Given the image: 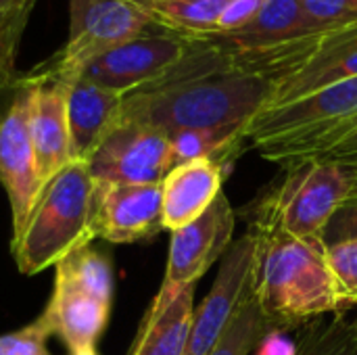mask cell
<instances>
[{
	"label": "cell",
	"mask_w": 357,
	"mask_h": 355,
	"mask_svg": "<svg viewBox=\"0 0 357 355\" xmlns=\"http://www.w3.org/2000/svg\"><path fill=\"white\" fill-rule=\"evenodd\" d=\"M195 316V285L178 293L159 291L130 355H186Z\"/></svg>",
	"instance_id": "cell-18"
},
{
	"label": "cell",
	"mask_w": 357,
	"mask_h": 355,
	"mask_svg": "<svg viewBox=\"0 0 357 355\" xmlns=\"http://www.w3.org/2000/svg\"><path fill=\"white\" fill-rule=\"evenodd\" d=\"M357 130V77L257 113L245 132L264 159L282 167L316 159Z\"/></svg>",
	"instance_id": "cell-3"
},
{
	"label": "cell",
	"mask_w": 357,
	"mask_h": 355,
	"mask_svg": "<svg viewBox=\"0 0 357 355\" xmlns=\"http://www.w3.org/2000/svg\"><path fill=\"white\" fill-rule=\"evenodd\" d=\"M297 355H357V331L343 312L333 320H312L299 333Z\"/></svg>",
	"instance_id": "cell-22"
},
{
	"label": "cell",
	"mask_w": 357,
	"mask_h": 355,
	"mask_svg": "<svg viewBox=\"0 0 357 355\" xmlns=\"http://www.w3.org/2000/svg\"><path fill=\"white\" fill-rule=\"evenodd\" d=\"M257 355H297V343L291 341L284 331H270L261 339Z\"/></svg>",
	"instance_id": "cell-30"
},
{
	"label": "cell",
	"mask_w": 357,
	"mask_h": 355,
	"mask_svg": "<svg viewBox=\"0 0 357 355\" xmlns=\"http://www.w3.org/2000/svg\"><path fill=\"white\" fill-rule=\"evenodd\" d=\"M247 126L249 123H232L203 130H182L172 134L169 142L174 153V167L195 159H211L224 169L230 159L241 153L243 144H247Z\"/></svg>",
	"instance_id": "cell-19"
},
{
	"label": "cell",
	"mask_w": 357,
	"mask_h": 355,
	"mask_svg": "<svg viewBox=\"0 0 357 355\" xmlns=\"http://www.w3.org/2000/svg\"><path fill=\"white\" fill-rule=\"evenodd\" d=\"M270 331L274 328L261 314L251 293L209 355H249L259 347L261 339Z\"/></svg>",
	"instance_id": "cell-23"
},
{
	"label": "cell",
	"mask_w": 357,
	"mask_h": 355,
	"mask_svg": "<svg viewBox=\"0 0 357 355\" xmlns=\"http://www.w3.org/2000/svg\"><path fill=\"white\" fill-rule=\"evenodd\" d=\"M272 90V77L238 67L209 40H192L161 80L123 96L117 121L144 123L167 136L249 123L270 105Z\"/></svg>",
	"instance_id": "cell-1"
},
{
	"label": "cell",
	"mask_w": 357,
	"mask_h": 355,
	"mask_svg": "<svg viewBox=\"0 0 357 355\" xmlns=\"http://www.w3.org/2000/svg\"><path fill=\"white\" fill-rule=\"evenodd\" d=\"M27 75L33 82L29 134L40 178L44 184H48L67 163H71L67 119L69 84L56 77L40 75L36 71H27Z\"/></svg>",
	"instance_id": "cell-14"
},
{
	"label": "cell",
	"mask_w": 357,
	"mask_h": 355,
	"mask_svg": "<svg viewBox=\"0 0 357 355\" xmlns=\"http://www.w3.org/2000/svg\"><path fill=\"white\" fill-rule=\"evenodd\" d=\"M25 2H29V0H0V10H10V8H17Z\"/></svg>",
	"instance_id": "cell-31"
},
{
	"label": "cell",
	"mask_w": 357,
	"mask_h": 355,
	"mask_svg": "<svg viewBox=\"0 0 357 355\" xmlns=\"http://www.w3.org/2000/svg\"><path fill=\"white\" fill-rule=\"evenodd\" d=\"M351 239H357V199L345 201L324 230L326 247Z\"/></svg>",
	"instance_id": "cell-29"
},
{
	"label": "cell",
	"mask_w": 357,
	"mask_h": 355,
	"mask_svg": "<svg viewBox=\"0 0 357 355\" xmlns=\"http://www.w3.org/2000/svg\"><path fill=\"white\" fill-rule=\"evenodd\" d=\"M190 42L153 23L136 38L94 56L82 69L79 77L126 96L161 80L188 52Z\"/></svg>",
	"instance_id": "cell-8"
},
{
	"label": "cell",
	"mask_w": 357,
	"mask_h": 355,
	"mask_svg": "<svg viewBox=\"0 0 357 355\" xmlns=\"http://www.w3.org/2000/svg\"><path fill=\"white\" fill-rule=\"evenodd\" d=\"M96 182L161 184L174 169L169 136L136 121H115L88 159Z\"/></svg>",
	"instance_id": "cell-9"
},
{
	"label": "cell",
	"mask_w": 357,
	"mask_h": 355,
	"mask_svg": "<svg viewBox=\"0 0 357 355\" xmlns=\"http://www.w3.org/2000/svg\"><path fill=\"white\" fill-rule=\"evenodd\" d=\"M255 268L251 293L274 331L345 312L326 257V243L297 239L272 222L251 220Z\"/></svg>",
	"instance_id": "cell-2"
},
{
	"label": "cell",
	"mask_w": 357,
	"mask_h": 355,
	"mask_svg": "<svg viewBox=\"0 0 357 355\" xmlns=\"http://www.w3.org/2000/svg\"><path fill=\"white\" fill-rule=\"evenodd\" d=\"M36 2L38 0H29L17 8L0 10V96L10 90L21 75L17 71V52Z\"/></svg>",
	"instance_id": "cell-24"
},
{
	"label": "cell",
	"mask_w": 357,
	"mask_h": 355,
	"mask_svg": "<svg viewBox=\"0 0 357 355\" xmlns=\"http://www.w3.org/2000/svg\"><path fill=\"white\" fill-rule=\"evenodd\" d=\"M326 257L343 308L357 305V239L328 245Z\"/></svg>",
	"instance_id": "cell-25"
},
{
	"label": "cell",
	"mask_w": 357,
	"mask_h": 355,
	"mask_svg": "<svg viewBox=\"0 0 357 355\" xmlns=\"http://www.w3.org/2000/svg\"><path fill=\"white\" fill-rule=\"evenodd\" d=\"M255 268V239L251 232L232 241L222 257L215 282L192 316L186 355H209L247 297L251 295Z\"/></svg>",
	"instance_id": "cell-10"
},
{
	"label": "cell",
	"mask_w": 357,
	"mask_h": 355,
	"mask_svg": "<svg viewBox=\"0 0 357 355\" xmlns=\"http://www.w3.org/2000/svg\"><path fill=\"white\" fill-rule=\"evenodd\" d=\"M153 23L149 0H69V38L33 71L71 84L94 56L136 38Z\"/></svg>",
	"instance_id": "cell-6"
},
{
	"label": "cell",
	"mask_w": 357,
	"mask_h": 355,
	"mask_svg": "<svg viewBox=\"0 0 357 355\" xmlns=\"http://www.w3.org/2000/svg\"><path fill=\"white\" fill-rule=\"evenodd\" d=\"M50 335V326L40 314L31 324L0 335V355H50L46 347Z\"/></svg>",
	"instance_id": "cell-27"
},
{
	"label": "cell",
	"mask_w": 357,
	"mask_h": 355,
	"mask_svg": "<svg viewBox=\"0 0 357 355\" xmlns=\"http://www.w3.org/2000/svg\"><path fill=\"white\" fill-rule=\"evenodd\" d=\"M232 0H149L157 25L188 40L211 38Z\"/></svg>",
	"instance_id": "cell-20"
},
{
	"label": "cell",
	"mask_w": 357,
	"mask_h": 355,
	"mask_svg": "<svg viewBox=\"0 0 357 355\" xmlns=\"http://www.w3.org/2000/svg\"><path fill=\"white\" fill-rule=\"evenodd\" d=\"M94 184L88 163L71 161L44 186L25 228L10 243L21 274H40L90 245Z\"/></svg>",
	"instance_id": "cell-4"
},
{
	"label": "cell",
	"mask_w": 357,
	"mask_h": 355,
	"mask_svg": "<svg viewBox=\"0 0 357 355\" xmlns=\"http://www.w3.org/2000/svg\"><path fill=\"white\" fill-rule=\"evenodd\" d=\"M42 316L46 318L50 333L56 335L73 354L94 349L109 322L111 303L54 280L52 297Z\"/></svg>",
	"instance_id": "cell-17"
},
{
	"label": "cell",
	"mask_w": 357,
	"mask_h": 355,
	"mask_svg": "<svg viewBox=\"0 0 357 355\" xmlns=\"http://www.w3.org/2000/svg\"><path fill=\"white\" fill-rule=\"evenodd\" d=\"M121 100V94L107 90L86 77H77L69 84L67 119L71 161L88 163L102 138L115 126Z\"/></svg>",
	"instance_id": "cell-16"
},
{
	"label": "cell",
	"mask_w": 357,
	"mask_h": 355,
	"mask_svg": "<svg viewBox=\"0 0 357 355\" xmlns=\"http://www.w3.org/2000/svg\"><path fill=\"white\" fill-rule=\"evenodd\" d=\"M310 21L322 31L357 23V0H299Z\"/></svg>",
	"instance_id": "cell-26"
},
{
	"label": "cell",
	"mask_w": 357,
	"mask_h": 355,
	"mask_svg": "<svg viewBox=\"0 0 357 355\" xmlns=\"http://www.w3.org/2000/svg\"><path fill=\"white\" fill-rule=\"evenodd\" d=\"M90 230L94 239L119 245L153 239L163 230L161 184L96 182Z\"/></svg>",
	"instance_id": "cell-12"
},
{
	"label": "cell",
	"mask_w": 357,
	"mask_h": 355,
	"mask_svg": "<svg viewBox=\"0 0 357 355\" xmlns=\"http://www.w3.org/2000/svg\"><path fill=\"white\" fill-rule=\"evenodd\" d=\"M71 355H96L94 349H84V352H73Z\"/></svg>",
	"instance_id": "cell-32"
},
{
	"label": "cell",
	"mask_w": 357,
	"mask_h": 355,
	"mask_svg": "<svg viewBox=\"0 0 357 355\" xmlns=\"http://www.w3.org/2000/svg\"><path fill=\"white\" fill-rule=\"evenodd\" d=\"M224 169L211 159L176 165L161 182L163 228L178 230L201 218L224 192Z\"/></svg>",
	"instance_id": "cell-15"
},
{
	"label": "cell",
	"mask_w": 357,
	"mask_h": 355,
	"mask_svg": "<svg viewBox=\"0 0 357 355\" xmlns=\"http://www.w3.org/2000/svg\"><path fill=\"white\" fill-rule=\"evenodd\" d=\"M33 82L21 73L17 84L0 96V184L6 190L13 218V239L25 228L44 182L38 172L29 134Z\"/></svg>",
	"instance_id": "cell-7"
},
{
	"label": "cell",
	"mask_w": 357,
	"mask_h": 355,
	"mask_svg": "<svg viewBox=\"0 0 357 355\" xmlns=\"http://www.w3.org/2000/svg\"><path fill=\"white\" fill-rule=\"evenodd\" d=\"M284 169V178L259 201L255 220L272 222L297 239L324 243L328 222L349 199L345 169L328 161H301Z\"/></svg>",
	"instance_id": "cell-5"
},
{
	"label": "cell",
	"mask_w": 357,
	"mask_h": 355,
	"mask_svg": "<svg viewBox=\"0 0 357 355\" xmlns=\"http://www.w3.org/2000/svg\"><path fill=\"white\" fill-rule=\"evenodd\" d=\"M234 226L236 213L226 192H220L201 218L174 230L161 291L178 293L188 285H197V280L222 259L232 245Z\"/></svg>",
	"instance_id": "cell-11"
},
{
	"label": "cell",
	"mask_w": 357,
	"mask_h": 355,
	"mask_svg": "<svg viewBox=\"0 0 357 355\" xmlns=\"http://www.w3.org/2000/svg\"><path fill=\"white\" fill-rule=\"evenodd\" d=\"M351 77H357V23L322 33L307 59L274 84L266 109L299 100Z\"/></svg>",
	"instance_id": "cell-13"
},
{
	"label": "cell",
	"mask_w": 357,
	"mask_h": 355,
	"mask_svg": "<svg viewBox=\"0 0 357 355\" xmlns=\"http://www.w3.org/2000/svg\"><path fill=\"white\" fill-rule=\"evenodd\" d=\"M54 268L56 282L69 285L105 303H113V268L102 251L84 245L61 259Z\"/></svg>",
	"instance_id": "cell-21"
},
{
	"label": "cell",
	"mask_w": 357,
	"mask_h": 355,
	"mask_svg": "<svg viewBox=\"0 0 357 355\" xmlns=\"http://www.w3.org/2000/svg\"><path fill=\"white\" fill-rule=\"evenodd\" d=\"M310 161H328V163H335L341 169H345V174L349 178V186H351L349 199H357V130L351 132L349 136H345L339 144L331 146L328 151H324L322 155H318L316 159H310Z\"/></svg>",
	"instance_id": "cell-28"
},
{
	"label": "cell",
	"mask_w": 357,
	"mask_h": 355,
	"mask_svg": "<svg viewBox=\"0 0 357 355\" xmlns=\"http://www.w3.org/2000/svg\"><path fill=\"white\" fill-rule=\"evenodd\" d=\"M354 326H356V331H357V320H356V322H354Z\"/></svg>",
	"instance_id": "cell-33"
}]
</instances>
